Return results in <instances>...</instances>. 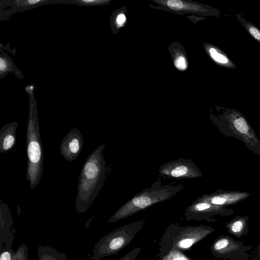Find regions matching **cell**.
Segmentation results:
<instances>
[{
    "label": "cell",
    "instance_id": "obj_1",
    "mask_svg": "<svg viewBox=\"0 0 260 260\" xmlns=\"http://www.w3.org/2000/svg\"><path fill=\"white\" fill-rule=\"evenodd\" d=\"M106 143L100 145L88 156L81 169L75 202L76 212H86L92 205L105 178L106 163L103 151Z\"/></svg>",
    "mask_w": 260,
    "mask_h": 260
},
{
    "label": "cell",
    "instance_id": "obj_2",
    "mask_svg": "<svg viewBox=\"0 0 260 260\" xmlns=\"http://www.w3.org/2000/svg\"><path fill=\"white\" fill-rule=\"evenodd\" d=\"M217 112L212 120L220 133L241 141L246 147L260 156V141L245 117L236 109L216 107Z\"/></svg>",
    "mask_w": 260,
    "mask_h": 260
},
{
    "label": "cell",
    "instance_id": "obj_3",
    "mask_svg": "<svg viewBox=\"0 0 260 260\" xmlns=\"http://www.w3.org/2000/svg\"><path fill=\"white\" fill-rule=\"evenodd\" d=\"M27 164L26 180L34 189L39 183L43 173V150L36 103L31 102L26 128Z\"/></svg>",
    "mask_w": 260,
    "mask_h": 260
},
{
    "label": "cell",
    "instance_id": "obj_4",
    "mask_svg": "<svg viewBox=\"0 0 260 260\" xmlns=\"http://www.w3.org/2000/svg\"><path fill=\"white\" fill-rule=\"evenodd\" d=\"M181 189L180 186H162L160 182H156L151 188L145 189L120 207L108 222H116L155 203L167 200Z\"/></svg>",
    "mask_w": 260,
    "mask_h": 260
},
{
    "label": "cell",
    "instance_id": "obj_5",
    "mask_svg": "<svg viewBox=\"0 0 260 260\" xmlns=\"http://www.w3.org/2000/svg\"><path fill=\"white\" fill-rule=\"evenodd\" d=\"M143 221L120 227L103 237L94 245L91 260H99L116 254L126 246L142 228Z\"/></svg>",
    "mask_w": 260,
    "mask_h": 260
},
{
    "label": "cell",
    "instance_id": "obj_6",
    "mask_svg": "<svg viewBox=\"0 0 260 260\" xmlns=\"http://www.w3.org/2000/svg\"><path fill=\"white\" fill-rule=\"evenodd\" d=\"M83 146V135L78 129L72 128L64 137L60 146L62 156L69 161L76 159Z\"/></svg>",
    "mask_w": 260,
    "mask_h": 260
},
{
    "label": "cell",
    "instance_id": "obj_7",
    "mask_svg": "<svg viewBox=\"0 0 260 260\" xmlns=\"http://www.w3.org/2000/svg\"><path fill=\"white\" fill-rule=\"evenodd\" d=\"M160 172L174 178L198 177L201 172L189 160L179 159L168 162L161 167Z\"/></svg>",
    "mask_w": 260,
    "mask_h": 260
},
{
    "label": "cell",
    "instance_id": "obj_8",
    "mask_svg": "<svg viewBox=\"0 0 260 260\" xmlns=\"http://www.w3.org/2000/svg\"><path fill=\"white\" fill-rule=\"evenodd\" d=\"M13 219L9 206L1 199L0 203V250L12 249L14 233Z\"/></svg>",
    "mask_w": 260,
    "mask_h": 260
},
{
    "label": "cell",
    "instance_id": "obj_9",
    "mask_svg": "<svg viewBox=\"0 0 260 260\" xmlns=\"http://www.w3.org/2000/svg\"><path fill=\"white\" fill-rule=\"evenodd\" d=\"M249 196V193L246 192L218 190L211 194L204 196L200 201L224 206L236 204Z\"/></svg>",
    "mask_w": 260,
    "mask_h": 260
},
{
    "label": "cell",
    "instance_id": "obj_10",
    "mask_svg": "<svg viewBox=\"0 0 260 260\" xmlns=\"http://www.w3.org/2000/svg\"><path fill=\"white\" fill-rule=\"evenodd\" d=\"M159 3L175 11H189L202 13L206 15L219 16L220 12L211 7H203L198 4H190L180 0L159 1Z\"/></svg>",
    "mask_w": 260,
    "mask_h": 260
},
{
    "label": "cell",
    "instance_id": "obj_11",
    "mask_svg": "<svg viewBox=\"0 0 260 260\" xmlns=\"http://www.w3.org/2000/svg\"><path fill=\"white\" fill-rule=\"evenodd\" d=\"M16 121L4 125L0 130V152L6 153L11 150L16 143Z\"/></svg>",
    "mask_w": 260,
    "mask_h": 260
},
{
    "label": "cell",
    "instance_id": "obj_12",
    "mask_svg": "<svg viewBox=\"0 0 260 260\" xmlns=\"http://www.w3.org/2000/svg\"><path fill=\"white\" fill-rule=\"evenodd\" d=\"M211 59L219 66L228 69H236L235 64L230 57L220 48L211 44L205 48Z\"/></svg>",
    "mask_w": 260,
    "mask_h": 260
},
{
    "label": "cell",
    "instance_id": "obj_13",
    "mask_svg": "<svg viewBox=\"0 0 260 260\" xmlns=\"http://www.w3.org/2000/svg\"><path fill=\"white\" fill-rule=\"evenodd\" d=\"M210 233L209 230L205 229L201 230V229L200 230L196 229L190 232H183L182 235L183 236L178 240L176 243L177 247L182 249L190 248L194 243Z\"/></svg>",
    "mask_w": 260,
    "mask_h": 260
},
{
    "label": "cell",
    "instance_id": "obj_14",
    "mask_svg": "<svg viewBox=\"0 0 260 260\" xmlns=\"http://www.w3.org/2000/svg\"><path fill=\"white\" fill-rule=\"evenodd\" d=\"M38 255L39 260H67L64 253L47 245L38 246Z\"/></svg>",
    "mask_w": 260,
    "mask_h": 260
},
{
    "label": "cell",
    "instance_id": "obj_15",
    "mask_svg": "<svg viewBox=\"0 0 260 260\" xmlns=\"http://www.w3.org/2000/svg\"><path fill=\"white\" fill-rule=\"evenodd\" d=\"M225 209L223 206L214 205L200 201L189 207V212L193 213H209L220 211L223 212Z\"/></svg>",
    "mask_w": 260,
    "mask_h": 260
},
{
    "label": "cell",
    "instance_id": "obj_16",
    "mask_svg": "<svg viewBox=\"0 0 260 260\" xmlns=\"http://www.w3.org/2000/svg\"><path fill=\"white\" fill-rule=\"evenodd\" d=\"M236 16L247 32L257 42L260 43V29L254 24L246 20L241 14H236Z\"/></svg>",
    "mask_w": 260,
    "mask_h": 260
},
{
    "label": "cell",
    "instance_id": "obj_17",
    "mask_svg": "<svg viewBox=\"0 0 260 260\" xmlns=\"http://www.w3.org/2000/svg\"><path fill=\"white\" fill-rule=\"evenodd\" d=\"M11 260H28V247L22 244L12 254Z\"/></svg>",
    "mask_w": 260,
    "mask_h": 260
},
{
    "label": "cell",
    "instance_id": "obj_18",
    "mask_svg": "<svg viewBox=\"0 0 260 260\" xmlns=\"http://www.w3.org/2000/svg\"><path fill=\"white\" fill-rule=\"evenodd\" d=\"M46 2L44 0H18L14 1L13 4L18 8H26L39 5Z\"/></svg>",
    "mask_w": 260,
    "mask_h": 260
},
{
    "label": "cell",
    "instance_id": "obj_19",
    "mask_svg": "<svg viewBox=\"0 0 260 260\" xmlns=\"http://www.w3.org/2000/svg\"><path fill=\"white\" fill-rule=\"evenodd\" d=\"M163 260H189L182 253L177 250L171 251Z\"/></svg>",
    "mask_w": 260,
    "mask_h": 260
},
{
    "label": "cell",
    "instance_id": "obj_20",
    "mask_svg": "<svg viewBox=\"0 0 260 260\" xmlns=\"http://www.w3.org/2000/svg\"><path fill=\"white\" fill-rule=\"evenodd\" d=\"M175 67L180 71H184L187 68V63L185 58L182 55L179 56L174 61Z\"/></svg>",
    "mask_w": 260,
    "mask_h": 260
},
{
    "label": "cell",
    "instance_id": "obj_21",
    "mask_svg": "<svg viewBox=\"0 0 260 260\" xmlns=\"http://www.w3.org/2000/svg\"><path fill=\"white\" fill-rule=\"evenodd\" d=\"M74 2L86 6H95L99 5H103L108 2V1L105 0H78Z\"/></svg>",
    "mask_w": 260,
    "mask_h": 260
},
{
    "label": "cell",
    "instance_id": "obj_22",
    "mask_svg": "<svg viewBox=\"0 0 260 260\" xmlns=\"http://www.w3.org/2000/svg\"><path fill=\"white\" fill-rule=\"evenodd\" d=\"M229 241L227 239L222 238L217 240L213 245V249L216 251L223 249L228 246Z\"/></svg>",
    "mask_w": 260,
    "mask_h": 260
},
{
    "label": "cell",
    "instance_id": "obj_23",
    "mask_svg": "<svg viewBox=\"0 0 260 260\" xmlns=\"http://www.w3.org/2000/svg\"><path fill=\"white\" fill-rule=\"evenodd\" d=\"M8 61L5 57H1L0 70L1 74L6 73L9 71L11 66Z\"/></svg>",
    "mask_w": 260,
    "mask_h": 260
},
{
    "label": "cell",
    "instance_id": "obj_24",
    "mask_svg": "<svg viewBox=\"0 0 260 260\" xmlns=\"http://www.w3.org/2000/svg\"><path fill=\"white\" fill-rule=\"evenodd\" d=\"M243 220L238 219L233 222L231 229L233 233H238L242 231L243 228Z\"/></svg>",
    "mask_w": 260,
    "mask_h": 260
},
{
    "label": "cell",
    "instance_id": "obj_25",
    "mask_svg": "<svg viewBox=\"0 0 260 260\" xmlns=\"http://www.w3.org/2000/svg\"><path fill=\"white\" fill-rule=\"evenodd\" d=\"M140 250V248H135L119 260H134L139 253Z\"/></svg>",
    "mask_w": 260,
    "mask_h": 260
},
{
    "label": "cell",
    "instance_id": "obj_26",
    "mask_svg": "<svg viewBox=\"0 0 260 260\" xmlns=\"http://www.w3.org/2000/svg\"><path fill=\"white\" fill-rule=\"evenodd\" d=\"M125 21L126 17L123 13L118 14L115 19V23L118 27L122 26L124 24Z\"/></svg>",
    "mask_w": 260,
    "mask_h": 260
},
{
    "label": "cell",
    "instance_id": "obj_27",
    "mask_svg": "<svg viewBox=\"0 0 260 260\" xmlns=\"http://www.w3.org/2000/svg\"><path fill=\"white\" fill-rule=\"evenodd\" d=\"M94 216H93V217H92L91 218H89V219H88V220L87 221V222H86V224H85V226L86 228H88V227H89V223H90V222H91V221L94 219Z\"/></svg>",
    "mask_w": 260,
    "mask_h": 260
},
{
    "label": "cell",
    "instance_id": "obj_28",
    "mask_svg": "<svg viewBox=\"0 0 260 260\" xmlns=\"http://www.w3.org/2000/svg\"><path fill=\"white\" fill-rule=\"evenodd\" d=\"M17 208H18V214L19 215V207L17 205Z\"/></svg>",
    "mask_w": 260,
    "mask_h": 260
}]
</instances>
